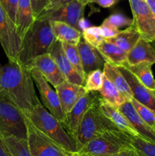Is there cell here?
Returning a JSON list of instances; mask_svg holds the SVG:
<instances>
[{"label":"cell","mask_w":155,"mask_h":156,"mask_svg":"<svg viewBox=\"0 0 155 156\" xmlns=\"http://www.w3.org/2000/svg\"><path fill=\"white\" fill-rule=\"evenodd\" d=\"M0 94L23 113L30 111L40 101L30 69L18 61L9 60L5 65L0 64Z\"/></svg>","instance_id":"1"},{"label":"cell","mask_w":155,"mask_h":156,"mask_svg":"<svg viewBox=\"0 0 155 156\" xmlns=\"http://www.w3.org/2000/svg\"><path fill=\"white\" fill-rule=\"evenodd\" d=\"M56 41L50 21L35 19L22 38L18 62L29 69L36 57L49 53Z\"/></svg>","instance_id":"2"},{"label":"cell","mask_w":155,"mask_h":156,"mask_svg":"<svg viewBox=\"0 0 155 156\" xmlns=\"http://www.w3.org/2000/svg\"><path fill=\"white\" fill-rule=\"evenodd\" d=\"M37 129L60 147L71 154L77 153V143L71 137L62 123L55 117L40 101L33 109L27 113H24Z\"/></svg>","instance_id":"3"},{"label":"cell","mask_w":155,"mask_h":156,"mask_svg":"<svg viewBox=\"0 0 155 156\" xmlns=\"http://www.w3.org/2000/svg\"><path fill=\"white\" fill-rule=\"evenodd\" d=\"M132 136L120 129H113L103 133L101 135L87 143L76 156H110L126 149L132 148Z\"/></svg>","instance_id":"4"},{"label":"cell","mask_w":155,"mask_h":156,"mask_svg":"<svg viewBox=\"0 0 155 156\" xmlns=\"http://www.w3.org/2000/svg\"><path fill=\"white\" fill-rule=\"evenodd\" d=\"M100 96L99 100L87 111L81 122L75 138L78 152L87 143L103 133L113 129H119L100 109Z\"/></svg>","instance_id":"5"},{"label":"cell","mask_w":155,"mask_h":156,"mask_svg":"<svg viewBox=\"0 0 155 156\" xmlns=\"http://www.w3.org/2000/svg\"><path fill=\"white\" fill-rule=\"evenodd\" d=\"M0 136L27 140L26 117L15 104L0 94Z\"/></svg>","instance_id":"6"},{"label":"cell","mask_w":155,"mask_h":156,"mask_svg":"<svg viewBox=\"0 0 155 156\" xmlns=\"http://www.w3.org/2000/svg\"><path fill=\"white\" fill-rule=\"evenodd\" d=\"M25 115V114H24ZM27 141L33 156H73L41 132L25 115Z\"/></svg>","instance_id":"7"},{"label":"cell","mask_w":155,"mask_h":156,"mask_svg":"<svg viewBox=\"0 0 155 156\" xmlns=\"http://www.w3.org/2000/svg\"><path fill=\"white\" fill-rule=\"evenodd\" d=\"M85 5L78 0H71L65 4L44 10L36 19L62 21L75 27L82 33L80 22L84 18Z\"/></svg>","instance_id":"8"},{"label":"cell","mask_w":155,"mask_h":156,"mask_svg":"<svg viewBox=\"0 0 155 156\" xmlns=\"http://www.w3.org/2000/svg\"><path fill=\"white\" fill-rule=\"evenodd\" d=\"M21 42L16 25L0 5V44L9 60L18 62Z\"/></svg>","instance_id":"9"},{"label":"cell","mask_w":155,"mask_h":156,"mask_svg":"<svg viewBox=\"0 0 155 156\" xmlns=\"http://www.w3.org/2000/svg\"><path fill=\"white\" fill-rule=\"evenodd\" d=\"M133 19L132 25L147 41L155 40V15L144 0H129Z\"/></svg>","instance_id":"10"},{"label":"cell","mask_w":155,"mask_h":156,"mask_svg":"<svg viewBox=\"0 0 155 156\" xmlns=\"http://www.w3.org/2000/svg\"><path fill=\"white\" fill-rule=\"evenodd\" d=\"M29 69L34 81L35 85L40 92L43 105L55 117H56L62 124H63L65 114L62 111L56 91L50 87L46 79L43 76L40 72L36 67H31Z\"/></svg>","instance_id":"11"},{"label":"cell","mask_w":155,"mask_h":156,"mask_svg":"<svg viewBox=\"0 0 155 156\" xmlns=\"http://www.w3.org/2000/svg\"><path fill=\"white\" fill-rule=\"evenodd\" d=\"M95 92L96 91H88L76 102L72 109L65 115L62 126L66 132L74 140L77 136L79 126L85 114L100 98V96L96 94Z\"/></svg>","instance_id":"12"},{"label":"cell","mask_w":155,"mask_h":156,"mask_svg":"<svg viewBox=\"0 0 155 156\" xmlns=\"http://www.w3.org/2000/svg\"><path fill=\"white\" fill-rule=\"evenodd\" d=\"M49 53L56 61L58 67L67 81L76 85L84 86L85 79L80 76V74L76 71L75 69L68 60L62 47V42L56 40L50 47Z\"/></svg>","instance_id":"13"},{"label":"cell","mask_w":155,"mask_h":156,"mask_svg":"<svg viewBox=\"0 0 155 156\" xmlns=\"http://www.w3.org/2000/svg\"><path fill=\"white\" fill-rule=\"evenodd\" d=\"M118 69L128 82L132 91L133 98L153 110L155 107V91L144 86L138 78L126 67L119 66Z\"/></svg>","instance_id":"14"},{"label":"cell","mask_w":155,"mask_h":156,"mask_svg":"<svg viewBox=\"0 0 155 156\" xmlns=\"http://www.w3.org/2000/svg\"><path fill=\"white\" fill-rule=\"evenodd\" d=\"M31 67H36L47 82L55 88L66 80L56 61L49 53L36 57L30 65V68Z\"/></svg>","instance_id":"15"},{"label":"cell","mask_w":155,"mask_h":156,"mask_svg":"<svg viewBox=\"0 0 155 156\" xmlns=\"http://www.w3.org/2000/svg\"><path fill=\"white\" fill-rule=\"evenodd\" d=\"M55 88L65 115L72 109L76 102L88 92L83 85H76L67 80Z\"/></svg>","instance_id":"16"},{"label":"cell","mask_w":155,"mask_h":156,"mask_svg":"<svg viewBox=\"0 0 155 156\" xmlns=\"http://www.w3.org/2000/svg\"><path fill=\"white\" fill-rule=\"evenodd\" d=\"M77 47L85 76L94 70L103 69L106 61L95 47L84 40L79 41Z\"/></svg>","instance_id":"17"},{"label":"cell","mask_w":155,"mask_h":156,"mask_svg":"<svg viewBox=\"0 0 155 156\" xmlns=\"http://www.w3.org/2000/svg\"><path fill=\"white\" fill-rule=\"evenodd\" d=\"M118 108L122 113L123 115L127 118V120L133 126L134 129L136 130L138 136L148 140V141L155 143L154 129L149 126L140 117L131 101H126Z\"/></svg>","instance_id":"18"},{"label":"cell","mask_w":155,"mask_h":156,"mask_svg":"<svg viewBox=\"0 0 155 156\" xmlns=\"http://www.w3.org/2000/svg\"><path fill=\"white\" fill-rule=\"evenodd\" d=\"M144 61L155 63V50L150 41L140 38L135 47L128 53L126 63L135 65Z\"/></svg>","instance_id":"19"},{"label":"cell","mask_w":155,"mask_h":156,"mask_svg":"<svg viewBox=\"0 0 155 156\" xmlns=\"http://www.w3.org/2000/svg\"><path fill=\"white\" fill-rule=\"evenodd\" d=\"M100 107L105 115L120 129L131 136H138L133 126L131 125L129 120L123 115L122 113L118 108L110 105L103 101L100 98Z\"/></svg>","instance_id":"20"},{"label":"cell","mask_w":155,"mask_h":156,"mask_svg":"<svg viewBox=\"0 0 155 156\" xmlns=\"http://www.w3.org/2000/svg\"><path fill=\"white\" fill-rule=\"evenodd\" d=\"M103 72L105 77L111 83L113 84L114 86L124 95L126 100L131 101V100L133 98L132 91L128 84V82L119 71L118 67L106 62L103 66Z\"/></svg>","instance_id":"21"},{"label":"cell","mask_w":155,"mask_h":156,"mask_svg":"<svg viewBox=\"0 0 155 156\" xmlns=\"http://www.w3.org/2000/svg\"><path fill=\"white\" fill-rule=\"evenodd\" d=\"M34 21L30 0H18L15 24L21 39Z\"/></svg>","instance_id":"22"},{"label":"cell","mask_w":155,"mask_h":156,"mask_svg":"<svg viewBox=\"0 0 155 156\" xmlns=\"http://www.w3.org/2000/svg\"><path fill=\"white\" fill-rule=\"evenodd\" d=\"M97 49L104 58L105 61L109 63L119 66L125 65L127 62V52L113 43L104 40Z\"/></svg>","instance_id":"23"},{"label":"cell","mask_w":155,"mask_h":156,"mask_svg":"<svg viewBox=\"0 0 155 156\" xmlns=\"http://www.w3.org/2000/svg\"><path fill=\"white\" fill-rule=\"evenodd\" d=\"M56 39L62 43L78 45L82 37V33L75 27L62 21H50Z\"/></svg>","instance_id":"24"},{"label":"cell","mask_w":155,"mask_h":156,"mask_svg":"<svg viewBox=\"0 0 155 156\" xmlns=\"http://www.w3.org/2000/svg\"><path fill=\"white\" fill-rule=\"evenodd\" d=\"M152 65L153 63L151 62L144 61L135 65H128L126 63L123 66L130 70L144 86L155 91V79L152 73Z\"/></svg>","instance_id":"25"},{"label":"cell","mask_w":155,"mask_h":156,"mask_svg":"<svg viewBox=\"0 0 155 156\" xmlns=\"http://www.w3.org/2000/svg\"><path fill=\"white\" fill-rule=\"evenodd\" d=\"M140 38H141V34L132 24L125 30H120L115 37L106 41L116 44L120 48L129 53L135 47Z\"/></svg>","instance_id":"26"},{"label":"cell","mask_w":155,"mask_h":156,"mask_svg":"<svg viewBox=\"0 0 155 156\" xmlns=\"http://www.w3.org/2000/svg\"><path fill=\"white\" fill-rule=\"evenodd\" d=\"M98 92L102 100L116 108L121 106L127 101L124 95L105 76L103 85Z\"/></svg>","instance_id":"27"},{"label":"cell","mask_w":155,"mask_h":156,"mask_svg":"<svg viewBox=\"0 0 155 156\" xmlns=\"http://www.w3.org/2000/svg\"><path fill=\"white\" fill-rule=\"evenodd\" d=\"M12 156H33L30 152L27 140L15 136L3 138Z\"/></svg>","instance_id":"28"},{"label":"cell","mask_w":155,"mask_h":156,"mask_svg":"<svg viewBox=\"0 0 155 156\" xmlns=\"http://www.w3.org/2000/svg\"><path fill=\"white\" fill-rule=\"evenodd\" d=\"M131 145L140 156H155V143L140 136H132Z\"/></svg>","instance_id":"29"},{"label":"cell","mask_w":155,"mask_h":156,"mask_svg":"<svg viewBox=\"0 0 155 156\" xmlns=\"http://www.w3.org/2000/svg\"><path fill=\"white\" fill-rule=\"evenodd\" d=\"M62 47L65 51V55H66L67 58L71 65L74 66L76 71L80 74L83 79H86V76H85L84 73L83 67H82L80 55H79L77 45H74V44H67V43H62Z\"/></svg>","instance_id":"30"},{"label":"cell","mask_w":155,"mask_h":156,"mask_svg":"<svg viewBox=\"0 0 155 156\" xmlns=\"http://www.w3.org/2000/svg\"><path fill=\"white\" fill-rule=\"evenodd\" d=\"M104 79L102 69H96L86 76L84 88L87 91H98L101 88Z\"/></svg>","instance_id":"31"},{"label":"cell","mask_w":155,"mask_h":156,"mask_svg":"<svg viewBox=\"0 0 155 156\" xmlns=\"http://www.w3.org/2000/svg\"><path fill=\"white\" fill-rule=\"evenodd\" d=\"M82 37L84 41L95 47L96 48L104 41L100 27L96 26L87 27L84 29L82 31Z\"/></svg>","instance_id":"32"},{"label":"cell","mask_w":155,"mask_h":156,"mask_svg":"<svg viewBox=\"0 0 155 156\" xmlns=\"http://www.w3.org/2000/svg\"><path fill=\"white\" fill-rule=\"evenodd\" d=\"M131 103L135 108V111L138 114L141 119L145 122L146 123L153 127L155 125V113L152 109L149 108L148 107L145 106L144 105L141 104V102L138 101L135 98L131 100Z\"/></svg>","instance_id":"33"},{"label":"cell","mask_w":155,"mask_h":156,"mask_svg":"<svg viewBox=\"0 0 155 156\" xmlns=\"http://www.w3.org/2000/svg\"><path fill=\"white\" fill-rule=\"evenodd\" d=\"M18 2V0H0V5L15 24L16 21Z\"/></svg>","instance_id":"34"},{"label":"cell","mask_w":155,"mask_h":156,"mask_svg":"<svg viewBox=\"0 0 155 156\" xmlns=\"http://www.w3.org/2000/svg\"><path fill=\"white\" fill-rule=\"evenodd\" d=\"M100 30H101L102 34L103 37H104V40L110 39V38L114 37L116 36L120 31L117 27L109 22L107 19H105L100 26Z\"/></svg>","instance_id":"35"},{"label":"cell","mask_w":155,"mask_h":156,"mask_svg":"<svg viewBox=\"0 0 155 156\" xmlns=\"http://www.w3.org/2000/svg\"><path fill=\"white\" fill-rule=\"evenodd\" d=\"M106 19L109 22L112 23L113 25H115V27H118V28L119 27H123V26H130L132 24V20L126 18L125 15L120 13L112 14L110 16L108 17Z\"/></svg>","instance_id":"36"},{"label":"cell","mask_w":155,"mask_h":156,"mask_svg":"<svg viewBox=\"0 0 155 156\" xmlns=\"http://www.w3.org/2000/svg\"><path fill=\"white\" fill-rule=\"evenodd\" d=\"M32 11L35 19L49 6L50 0H30Z\"/></svg>","instance_id":"37"},{"label":"cell","mask_w":155,"mask_h":156,"mask_svg":"<svg viewBox=\"0 0 155 156\" xmlns=\"http://www.w3.org/2000/svg\"><path fill=\"white\" fill-rule=\"evenodd\" d=\"M110 156H140L138 154V152L135 150L133 147L130 148V149H126L124 150L121 151V152H118L116 154H114Z\"/></svg>","instance_id":"38"},{"label":"cell","mask_w":155,"mask_h":156,"mask_svg":"<svg viewBox=\"0 0 155 156\" xmlns=\"http://www.w3.org/2000/svg\"><path fill=\"white\" fill-rule=\"evenodd\" d=\"M93 2L97 3L103 8H109L115 5L117 2V0H94Z\"/></svg>","instance_id":"39"},{"label":"cell","mask_w":155,"mask_h":156,"mask_svg":"<svg viewBox=\"0 0 155 156\" xmlns=\"http://www.w3.org/2000/svg\"><path fill=\"white\" fill-rule=\"evenodd\" d=\"M0 156H12L2 137L0 136Z\"/></svg>","instance_id":"40"},{"label":"cell","mask_w":155,"mask_h":156,"mask_svg":"<svg viewBox=\"0 0 155 156\" xmlns=\"http://www.w3.org/2000/svg\"><path fill=\"white\" fill-rule=\"evenodd\" d=\"M70 1H71V0H50V4H49V6L46 8V9L56 7V6L65 4V3L68 2Z\"/></svg>","instance_id":"41"},{"label":"cell","mask_w":155,"mask_h":156,"mask_svg":"<svg viewBox=\"0 0 155 156\" xmlns=\"http://www.w3.org/2000/svg\"><path fill=\"white\" fill-rule=\"evenodd\" d=\"M148 5L149 9L151 10L153 15H155V0H144Z\"/></svg>","instance_id":"42"},{"label":"cell","mask_w":155,"mask_h":156,"mask_svg":"<svg viewBox=\"0 0 155 156\" xmlns=\"http://www.w3.org/2000/svg\"><path fill=\"white\" fill-rule=\"evenodd\" d=\"M78 1H80L82 4H84L86 5L89 4V3H93L94 0H78Z\"/></svg>","instance_id":"43"},{"label":"cell","mask_w":155,"mask_h":156,"mask_svg":"<svg viewBox=\"0 0 155 156\" xmlns=\"http://www.w3.org/2000/svg\"><path fill=\"white\" fill-rule=\"evenodd\" d=\"M150 44H151L152 47H153V48L155 50V40H153L152 41H150Z\"/></svg>","instance_id":"44"},{"label":"cell","mask_w":155,"mask_h":156,"mask_svg":"<svg viewBox=\"0 0 155 156\" xmlns=\"http://www.w3.org/2000/svg\"><path fill=\"white\" fill-rule=\"evenodd\" d=\"M153 111H154V113H155V107H154V108H153Z\"/></svg>","instance_id":"45"},{"label":"cell","mask_w":155,"mask_h":156,"mask_svg":"<svg viewBox=\"0 0 155 156\" xmlns=\"http://www.w3.org/2000/svg\"><path fill=\"white\" fill-rule=\"evenodd\" d=\"M153 129H154V130H155V125H154V126H153Z\"/></svg>","instance_id":"46"},{"label":"cell","mask_w":155,"mask_h":156,"mask_svg":"<svg viewBox=\"0 0 155 156\" xmlns=\"http://www.w3.org/2000/svg\"><path fill=\"white\" fill-rule=\"evenodd\" d=\"M73 156H76L75 155H74H74H73Z\"/></svg>","instance_id":"47"}]
</instances>
